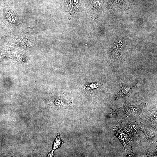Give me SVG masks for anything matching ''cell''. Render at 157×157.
I'll use <instances>...</instances> for the list:
<instances>
[{"mask_svg": "<svg viewBox=\"0 0 157 157\" xmlns=\"http://www.w3.org/2000/svg\"><path fill=\"white\" fill-rule=\"evenodd\" d=\"M7 57V54L5 51L0 49V60L6 58Z\"/></svg>", "mask_w": 157, "mask_h": 157, "instance_id": "277c9868", "label": "cell"}, {"mask_svg": "<svg viewBox=\"0 0 157 157\" xmlns=\"http://www.w3.org/2000/svg\"><path fill=\"white\" fill-rule=\"evenodd\" d=\"M3 17L4 21L8 24L15 26L19 24L17 16L6 3L3 9Z\"/></svg>", "mask_w": 157, "mask_h": 157, "instance_id": "7a4b0ae2", "label": "cell"}, {"mask_svg": "<svg viewBox=\"0 0 157 157\" xmlns=\"http://www.w3.org/2000/svg\"><path fill=\"white\" fill-rule=\"evenodd\" d=\"M62 143V141L59 134L57 135L53 143L52 150L49 152L47 156L48 157H53L54 155V151L55 149L60 147Z\"/></svg>", "mask_w": 157, "mask_h": 157, "instance_id": "3957f363", "label": "cell"}, {"mask_svg": "<svg viewBox=\"0 0 157 157\" xmlns=\"http://www.w3.org/2000/svg\"><path fill=\"white\" fill-rule=\"evenodd\" d=\"M6 41L8 44L17 48L29 49L35 47L36 39L33 35L28 33H16L7 36Z\"/></svg>", "mask_w": 157, "mask_h": 157, "instance_id": "6da1fadb", "label": "cell"}]
</instances>
